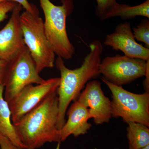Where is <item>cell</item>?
<instances>
[{"label":"cell","instance_id":"6da1fadb","mask_svg":"<svg viewBox=\"0 0 149 149\" xmlns=\"http://www.w3.org/2000/svg\"><path fill=\"white\" fill-rule=\"evenodd\" d=\"M90 51L82 65L74 69L67 68L63 59L58 57L56 68L60 72V81L57 90L58 99V115L57 127L60 130L66 122L65 114L70 104L76 100L88 81L98 76L101 57L103 47L99 40H95L90 45Z\"/></svg>","mask_w":149,"mask_h":149},{"label":"cell","instance_id":"7a4b0ae2","mask_svg":"<svg viewBox=\"0 0 149 149\" xmlns=\"http://www.w3.org/2000/svg\"><path fill=\"white\" fill-rule=\"evenodd\" d=\"M58 109L56 91L13 125L26 149L39 148L53 142L58 143L59 149L61 142L57 127Z\"/></svg>","mask_w":149,"mask_h":149},{"label":"cell","instance_id":"3957f363","mask_svg":"<svg viewBox=\"0 0 149 149\" xmlns=\"http://www.w3.org/2000/svg\"><path fill=\"white\" fill-rule=\"evenodd\" d=\"M45 15L44 28L46 36L55 54L64 59L72 58L75 48L70 41L66 31V17L73 8L72 0H62L56 6L50 0H39Z\"/></svg>","mask_w":149,"mask_h":149},{"label":"cell","instance_id":"277c9868","mask_svg":"<svg viewBox=\"0 0 149 149\" xmlns=\"http://www.w3.org/2000/svg\"><path fill=\"white\" fill-rule=\"evenodd\" d=\"M20 24L25 45L28 48L39 73L54 65L55 54L46 36L44 21L40 14L25 10L21 13Z\"/></svg>","mask_w":149,"mask_h":149},{"label":"cell","instance_id":"5b68a950","mask_svg":"<svg viewBox=\"0 0 149 149\" xmlns=\"http://www.w3.org/2000/svg\"><path fill=\"white\" fill-rule=\"evenodd\" d=\"M111 92L112 117L122 118L125 123H139L149 127V93L135 94L102 77Z\"/></svg>","mask_w":149,"mask_h":149},{"label":"cell","instance_id":"8992f818","mask_svg":"<svg viewBox=\"0 0 149 149\" xmlns=\"http://www.w3.org/2000/svg\"><path fill=\"white\" fill-rule=\"evenodd\" d=\"M39 74L26 47L8 65L3 83V96L6 101L9 103L27 85L43 83L45 80Z\"/></svg>","mask_w":149,"mask_h":149},{"label":"cell","instance_id":"52a82bcc","mask_svg":"<svg viewBox=\"0 0 149 149\" xmlns=\"http://www.w3.org/2000/svg\"><path fill=\"white\" fill-rule=\"evenodd\" d=\"M147 65V61L118 54L105 58L101 61L99 70L102 77L121 86L144 77Z\"/></svg>","mask_w":149,"mask_h":149},{"label":"cell","instance_id":"ba28073f","mask_svg":"<svg viewBox=\"0 0 149 149\" xmlns=\"http://www.w3.org/2000/svg\"><path fill=\"white\" fill-rule=\"evenodd\" d=\"M60 77L52 78L34 86L27 85L9 103L13 125L35 108L52 93L55 92L60 84Z\"/></svg>","mask_w":149,"mask_h":149},{"label":"cell","instance_id":"9c48e42d","mask_svg":"<svg viewBox=\"0 0 149 149\" xmlns=\"http://www.w3.org/2000/svg\"><path fill=\"white\" fill-rule=\"evenodd\" d=\"M22 6L17 4L9 20L0 30V60L9 62L25 47L20 24Z\"/></svg>","mask_w":149,"mask_h":149},{"label":"cell","instance_id":"30bf717a","mask_svg":"<svg viewBox=\"0 0 149 149\" xmlns=\"http://www.w3.org/2000/svg\"><path fill=\"white\" fill-rule=\"evenodd\" d=\"M77 100L88 108L96 124L109 122L112 117L111 101L105 95L100 82L93 80L88 82Z\"/></svg>","mask_w":149,"mask_h":149},{"label":"cell","instance_id":"8fae6325","mask_svg":"<svg viewBox=\"0 0 149 149\" xmlns=\"http://www.w3.org/2000/svg\"><path fill=\"white\" fill-rule=\"evenodd\" d=\"M104 44L115 50L121 51L128 57L149 60V49L136 42L128 22L117 25L114 32L107 35Z\"/></svg>","mask_w":149,"mask_h":149},{"label":"cell","instance_id":"7c38bea8","mask_svg":"<svg viewBox=\"0 0 149 149\" xmlns=\"http://www.w3.org/2000/svg\"><path fill=\"white\" fill-rule=\"evenodd\" d=\"M74 102L66 112L67 121L59 130L61 143L71 135L77 137L86 134L92 127L88 122L91 118L88 108L77 100Z\"/></svg>","mask_w":149,"mask_h":149},{"label":"cell","instance_id":"4fadbf2b","mask_svg":"<svg viewBox=\"0 0 149 149\" xmlns=\"http://www.w3.org/2000/svg\"><path fill=\"white\" fill-rule=\"evenodd\" d=\"M4 86L0 84V134L17 146L25 148L12 122L11 112L8 103L4 98Z\"/></svg>","mask_w":149,"mask_h":149},{"label":"cell","instance_id":"5bb4252c","mask_svg":"<svg viewBox=\"0 0 149 149\" xmlns=\"http://www.w3.org/2000/svg\"><path fill=\"white\" fill-rule=\"evenodd\" d=\"M129 149H140L149 145V127L134 122L127 123Z\"/></svg>","mask_w":149,"mask_h":149},{"label":"cell","instance_id":"9a60e30c","mask_svg":"<svg viewBox=\"0 0 149 149\" xmlns=\"http://www.w3.org/2000/svg\"><path fill=\"white\" fill-rule=\"evenodd\" d=\"M137 16H143L149 19V0H146L141 4L134 6L118 3L109 15L108 19L116 17L122 19H128Z\"/></svg>","mask_w":149,"mask_h":149},{"label":"cell","instance_id":"2e32d148","mask_svg":"<svg viewBox=\"0 0 149 149\" xmlns=\"http://www.w3.org/2000/svg\"><path fill=\"white\" fill-rule=\"evenodd\" d=\"M136 40L145 44L146 47L149 49V20L144 19L141 20L137 27L132 29Z\"/></svg>","mask_w":149,"mask_h":149},{"label":"cell","instance_id":"e0dca14e","mask_svg":"<svg viewBox=\"0 0 149 149\" xmlns=\"http://www.w3.org/2000/svg\"><path fill=\"white\" fill-rule=\"evenodd\" d=\"M96 13L101 20L107 19L108 16L118 3L116 0H96Z\"/></svg>","mask_w":149,"mask_h":149},{"label":"cell","instance_id":"ac0fdd59","mask_svg":"<svg viewBox=\"0 0 149 149\" xmlns=\"http://www.w3.org/2000/svg\"><path fill=\"white\" fill-rule=\"evenodd\" d=\"M17 3L12 1H4L0 3V23L7 17L9 13L12 11Z\"/></svg>","mask_w":149,"mask_h":149},{"label":"cell","instance_id":"d6986e66","mask_svg":"<svg viewBox=\"0 0 149 149\" xmlns=\"http://www.w3.org/2000/svg\"><path fill=\"white\" fill-rule=\"evenodd\" d=\"M4 1H12L17 3L28 12L32 14H40L37 6L33 4L30 3L27 0H0V3Z\"/></svg>","mask_w":149,"mask_h":149},{"label":"cell","instance_id":"ffe728a7","mask_svg":"<svg viewBox=\"0 0 149 149\" xmlns=\"http://www.w3.org/2000/svg\"><path fill=\"white\" fill-rule=\"evenodd\" d=\"M0 148L1 149H26L25 148L17 146L9 139L1 134Z\"/></svg>","mask_w":149,"mask_h":149},{"label":"cell","instance_id":"44dd1931","mask_svg":"<svg viewBox=\"0 0 149 149\" xmlns=\"http://www.w3.org/2000/svg\"><path fill=\"white\" fill-rule=\"evenodd\" d=\"M8 63V62L0 60V84L3 85L5 76Z\"/></svg>","mask_w":149,"mask_h":149},{"label":"cell","instance_id":"7402d4cb","mask_svg":"<svg viewBox=\"0 0 149 149\" xmlns=\"http://www.w3.org/2000/svg\"><path fill=\"white\" fill-rule=\"evenodd\" d=\"M144 80L143 86L145 91L146 93H149V60L147 61L146 70Z\"/></svg>","mask_w":149,"mask_h":149},{"label":"cell","instance_id":"603a6c76","mask_svg":"<svg viewBox=\"0 0 149 149\" xmlns=\"http://www.w3.org/2000/svg\"><path fill=\"white\" fill-rule=\"evenodd\" d=\"M140 149H149V145L146 146L144 147V148H142Z\"/></svg>","mask_w":149,"mask_h":149},{"label":"cell","instance_id":"cb8c5ba5","mask_svg":"<svg viewBox=\"0 0 149 149\" xmlns=\"http://www.w3.org/2000/svg\"></svg>","mask_w":149,"mask_h":149}]
</instances>
